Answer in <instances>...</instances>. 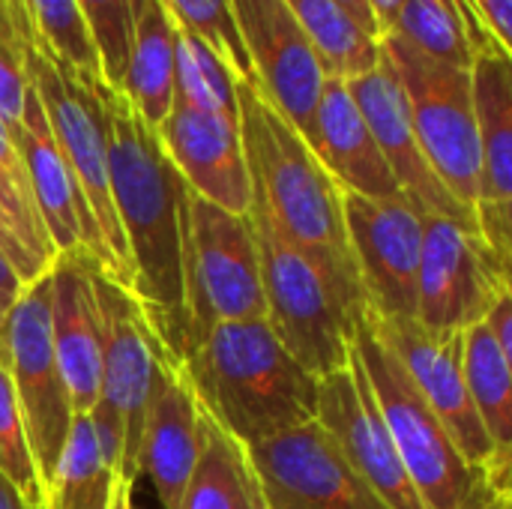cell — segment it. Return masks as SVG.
I'll return each instance as SVG.
<instances>
[{
	"mask_svg": "<svg viewBox=\"0 0 512 509\" xmlns=\"http://www.w3.org/2000/svg\"><path fill=\"white\" fill-rule=\"evenodd\" d=\"M105 117L111 204L126 246L129 291L165 351L180 363L186 342V183L165 156L156 129L114 90H105Z\"/></svg>",
	"mask_w": 512,
	"mask_h": 509,
	"instance_id": "1",
	"label": "cell"
},
{
	"mask_svg": "<svg viewBox=\"0 0 512 509\" xmlns=\"http://www.w3.org/2000/svg\"><path fill=\"white\" fill-rule=\"evenodd\" d=\"M237 117L249 174V207L267 213L321 270L336 300L357 324L366 300L348 246L339 183L252 81L237 84Z\"/></svg>",
	"mask_w": 512,
	"mask_h": 509,
	"instance_id": "2",
	"label": "cell"
},
{
	"mask_svg": "<svg viewBox=\"0 0 512 509\" xmlns=\"http://www.w3.org/2000/svg\"><path fill=\"white\" fill-rule=\"evenodd\" d=\"M198 405L243 450L315 420L318 378L267 321H219L180 360Z\"/></svg>",
	"mask_w": 512,
	"mask_h": 509,
	"instance_id": "3",
	"label": "cell"
},
{
	"mask_svg": "<svg viewBox=\"0 0 512 509\" xmlns=\"http://www.w3.org/2000/svg\"><path fill=\"white\" fill-rule=\"evenodd\" d=\"M354 351L366 369L399 459L426 509H510V483L474 468L447 426L423 402L399 357L387 348L366 309L354 327Z\"/></svg>",
	"mask_w": 512,
	"mask_h": 509,
	"instance_id": "4",
	"label": "cell"
},
{
	"mask_svg": "<svg viewBox=\"0 0 512 509\" xmlns=\"http://www.w3.org/2000/svg\"><path fill=\"white\" fill-rule=\"evenodd\" d=\"M258 246L264 321L282 348L315 378L342 369L354 351V321L336 300L321 270L270 222L249 207Z\"/></svg>",
	"mask_w": 512,
	"mask_h": 509,
	"instance_id": "5",
	"label": "cell"
},
{
	"mask_svg": "<svg viewBox=\"0 0 512 509\" xmlns=\"http://www.w3.org/2000/svg\"><path fill=\"white\" fill-rule=\"evenodd\" d=\"M24 69L33 84L48 129L87 201L93 225L99 231L108 276L129 288V261L123 234L114 219L111 180H108V117L105 84H87L63 60L33 45L24 33Z\"/></svg>",
	"mask_w": 512,
	"mask_h": 509,
	"instance_id": "6",
	"label": "cell"
},
{
	"mask_svg": "<svg viewBox=\"0 0 512 509\" xmlns=\"http://www.w3.org/2000/svg\"><path fill=\"white\" fill-rule=\"evenodd\" d=\"M48 300H51V282L45 270L42 276L27 282L21 294L9 303L0 330V360L15 390L42 504L54 486L66 450V438L75 420L72 399L51 342Z\"/></svg>",
	"mask_w": 512,
	"mask_h": 509,
	"instance_id": "7",
	"label": "cell"
},
{
	"mask_svg": "<svg viewBox=\"0 0 512 509\" xmlns=\"http://www.w3.org/2000/svg\"><path fill=\"white\" fill-rule=\"evenodd\" d=\"M183 297V354L219 321H264L258 246L249 213H228L189 189L183 210Z\"/></svg>",
	"mask_w": 512,
	"mask_h": 509,
	"instance_id": "8",
	"label": "cell"
},
{
	"mask_svg": "<svg viewBox=\"0 0 512 509\" xmlns=\"http://www.w3.org/2000/svg\"><path fill=\"white\" fill-rule=\"evenodd\" d=\"M378 45L402 81L408 114L432 171L447 192L474 213L480 192V147L471 69L429 57L396 33L381 36Z\"/></svg>",
	"mask_w": 512,
	"mask_h": 509,
	"instance_id": "9",
	"label": "cell"
},
{
	"mask_svg": "<svg viewBox=\"0 0 512 509\" xmlns=\"http://www.w3.org/2000/svg\"><path fill=\"white\" fill-rule=\"evenodd\" d=\"M93 288L102 321V369L96 408L117 423L123 441V477L138 483V447L144 420L159 387L162 366L174 357L153 333L132 291L108 276L105 267L93 270Z\"/></svg>",
	"mask_w": 512,
	"mask_h": 509,
	"instance_id": "10",
	"label": "cell"
},
{
	"mask_svg": "<svg viewBox=\"0 0 512 509\" xmlns=\"http://www.w3.org/2000/svg\"><path fill=\"white\" fill-rule=\"evenodd\" d=\"M512 294L504 261L474 225L423 216L414 321L432 333H465Z\"/></svg>",
	"mask_w": 512,
	"mask_h": 509,
	"instance_id": "11",
	"label": "cell"
},
{
	"mask_svg": "<svg viewBox=\"0 0 512 509\" xmlns=\"http://www.w3.org/2000/svg\"><path fill=\"white\" fill-rule=\"evenodd\" d=\"M366 315L387 348L399 357L423 402L447 426L465 459L474 468H483L510 483V456L498 453L468 393L462 333H432L414 318H381L372 309H366Z\"/></svg>",
	"mask_w": 512,
	"mask_h": 509,
	"instance_id": "12",
	"label": "cell"
},
{
	"mask_svg": "<svg viewBox=\"0 0 512 509\" xmlns=\"http://www.w3.org/2000/svg\"><path fill=\"white\" fill-rule=\"evenodd\" d=\"M252 84L315 150V111L327 81L318 51L285 0H231Z\"/></svg>",
	"mask_w": 512,
	"mask_h": 509,
	"instance_id": "13",
	"label": "cell"
},
{
	"mask_svg": "<svg viewBox=\"0 0 512 509\" xmlns=\"http://www.w3.org/2000/svg\"><path fill=\"white\" fill-rule=\"evenodd\" d=\"M342 213L366 309L381 318H414L423 216L405 198L342 192Z\"/></svg>",
	"mask_w": 512,
	"mask_h": 509,
	"instance_id": "14",
	"label": "cell"
},
{
	"mask_svg": "<svg viewBox=\"0 0 512 509\" xmlns=\"http://www.w3.org/2000/svg\"><path fill=\"white\" fill-rule=\"evenodd\" d=\"M315 420L387 509H426L405 474L357 351H351V360L342 369L318 378Z\"/></svg>",
	"mask_w": 512,
	"mask_h": 509,
	"instance_id": "15",
	"label": "cell"
},
{
	"mask_svg": "<svg viewBox=\"0 0 512 509\" xmlns=\"http://www.w3.org/2000/svg\"><path fill=\"white\" fill-rule=\"evenodd\" d=\"M267 509H387L318 420L246 450Z\"/></svg>",
	"mask_w": 512,
	"mask_h": 509,
	"instance_id": "16",
	"label": "cell"
},
{
	"mask_svg": "<svg viewBox=\"0 0 512 509\" xmlns=\"http://www.w3.org/2000/svg\"><path fill=\"white\" fill-rule=\"evenodd\" d=\"M348 93L357 105V111L363 114L384 162L390 165L402 195L408 198V204L420 213V216H444L462 225H474L477 219L471 210H465L450 192L447 186L438 180V174L432 171L411 114H408V99L402 90V81L393 69V63L381 54V60L354 78H345ZM480 231V228H477Z\"/></svg>",
	"mask_w": 512,
	"mask_h": 509,
	"instance_id": "17",
	"label": "cell"
},
{
	"mask_svg": "<svg viewBox=\"0 0 512 509\" xmlns=\"http://www.w3.org/2000/svg\"><path fill=\"white\" fill-rule=\"evenodd\" d=\"M471 96L480 147V192L474 219L486 243L512 258V60L489 45L471 60Z\"/></svg>",
	"mask_w": 512,
	"mask_h": 509,
	"instance_id": "18",
	"label": "cell"
},
{
	"mask_svg": "<svg viewBox=\"0 0 512 509\" xmlns=\"http://www.w3.org/2000/svg\"><path fill=\"white\" fill-rule=\"evenodd\" d=\"M159 144L186 189L228 213H249V174L240 141V117L171 102L156 126Z\"/></svg>",
	"mask_w": 512,
	"mask_h": 509,
	"instance_id": "19",
	"label": "cell"
},
{
	"mask_svg": "<svg viewBox=\"0 0 512 509\" xmlns=\"http://www.w3.org/2000/svg\"><path fill=\"white\" fill-rule=\"evenodd\" d=\"M30 192L42 219V228L48 234V243L54 255H69V252H87L93 255L105 273H108V258L99 240V231L93 225V216L87 210V201L48 129V120L42 114L39 96L33 84L27 81V96H24V114L18 129L12 132Z\"/></svg>",
	"mask_w": 512,
	"mask_h": 509,
	"instance_id": "20",
	"label": "cell"
},
{
	"mask_svg": "<svg viewBox=\"0 0 512 509\" xmlns=\"http://www.w3.org/2000/svg\"><path fill=\"white\" fill-rule=\"evenodd\" d=\"M102 267L87 252L57 255L48 267L51 342L72 399L75 417H87L99 402L102 369V321L96 306L93 270Z\"/></svg>",
	"mask_w": 512,
	"mask_h": 509,
	"instance_id": "21",
	"label": "cell"
},
{
	"mask_svg": "<svg viewBox=\"0 0 512 509\" xmlns=\"http://www.w3.org/2000/svg\"><path fill=\"white\" fill-rule=\"evenodd\" d=\"M201 453V405L177 360H168L153 393L141 447L138 477L144 474L162 509H177Z\"/></svg>",
	"mask_w": 512,
	"mask_h": 509,
	"instance_id": "22",
	"label": "cell"
},
{
	"mask_svg": "<svg viewBox=\"0 0 512 509\" xmlns=\"http://www.w3.org/2000/svg\"><path fill=\"white\" fill-rule=\"evenodd\" d=\"M315 153L342 192L363 198H405L384 162L345 78L327 75L315 111ZM408 201V198H405Z\"/></svg>",
	"mask_w": 512,
	"mask_h": 509,
	"instance_id": "23",
	"label": "cell"
},
{
	"mask_svg": "<svg viewBox=\"0 0 512 509\" xmlns=\"http://www.w3.org/2000/svg\"><path fill=\"white\" fill-rule=\"evenodd\" d=\"M177 24L162 0H129V63L120 96L153 129L174 99Z\"/></svg>",
	"mask_w": 512,
	"mask_h": 509,
	"instance_id": "24",
	"label": "cell"
},
{
	"mask_svg": "<svg viewBox=\"0 0 512 509\" xmlns=\"http://www.w3.org/2000/svg\"><path fill=\"white\" fill-rule=\"evenodd\" d=\"M177 509H267L246 450L201 408V453Z\"/></svg>",
	"mask_w": 512,
	"mask_h": 509,
	"instance_id": "25",
	"label": "cell"
},
{
	"mask_svg": "<svg viewBox=\"0 0 512 509\" xmlns=\"http://www.w3.org/2000/svg\"><path fill=\"white\" fill-rule=\"evenodd\" d=\"M390 33L402 36L417 51L462 69H471L477 51L498 45L471 0H405Z\"/></svg>",
	"mask_w": 512,
	"mask_h": 509,
	"instance_id": "26",
	"label": "cell"
},
{
	"mask_svg": "<svg viewBox=\"0 0 512 509\" xmlns=\"http://www.w3.org/2000/svg\"><path fill=\"white\" fill-rule=\"evenodd\" d=\"M465 381L477 417L501 456H512V357L480 321L462 333Z\"/></svg>",
	"mask_w": 512,
	"mask_h": 509,
	"instance_id": "27",
	"label": "cell"
},
{
	"mask_svg": "<svg viewBox=\"0 0 512 509\" xmlns=\"http://www.w3.org/2000/svg\"><path fill=\"white\" fill-rule=\"evenodd\" d=\"M285 6L309 36L327 75L354 78L381 60L378 39L363 30L336 0H285Z\"/></svg>",
	"mask_w": 512,
	"mask_h": 509,
	"instance_id": "28",
	"label": "cell"
},
{
	"mask_svg": "<svg viewBox=\"0 0 512 509\" xmlns=\"http://www.w3.org/2000/svg\"><path fill=\"white\" fill-rule=\"evenodd\" d=\"M120 471L105 462L90 417H75L45 509H111Z\"/></svg>",
	"mask_w": 512,
	"mask_h": 509,
	"instance_id": "29",
	"label": "cell"
},
{
	"mask_svg": "<svg viewBox=\"0 0 512 509\" xmlns=\"http://www.w3.org/2000/svg\"><path fill=\"white\" fill-rule=\"evenodd\" d=\"M21 9L24 33L33 45L63 60L87 84H105L99 54L75 0H21Z\"/></svg>",
	"mask_w": 512,
	"mask_h": 509,
	"instance_id": "30",
	"label": "cell"
},
{
	"mask_svg": "<svg viewBox=\"0 0 512 509\" xmlns=\"http://www.w3.org/2000/svg\"><path fill=\"white\" fill-rule=\"evenodd\" d=\"M237 72L198 36L177 27L174 99L189 108L237 117Z\"/></svg>",
	"mask_w": 512,
	"mask_h": 509,
	"instance_id": "31",
	"label": "cell"
},
{
	"mask_svg": "<svg viewBox=\"0 0 512 509\" xmlns=\"http://www.w3.org/2000/svg\"><path fill=\"white\" fill-rule=\"evenodd\" d=\"M0 213L6 216L9 228L15 231V237L21 240L27 255L36 261V267L48 270L57 255H54L48 234L42 228L18 144H15V138L3 120H0Z\"/></svg>",
	"mask_w": 512,
	"mask_h": 509,
	"instance_id": "32",
	"label": "cell"
},
{
	"mask_svg": "<svg viewBox=\"0 0 512 509\" xmlns=\"http://www.w3.org/2000/svg\"><path fill=\"white\" fill-rule=\"evenodd\" d=\"M174 24L198 39H204L234 72L240 81H252V66L243 51L231 0H162Z\"/></svg>",
	"mask_w": 512,
	"mask_h": 509,
	"instance_id": "33",
	"label": "cell"
},
{
	"mask_svg": "<svg viewBox=\"0 0 512 509\" xmlns=\"http://www.w3.org/2000/svg\"><path fill=\"white\" fill-rule=\"evenodd\" d=\"M99 54L108 90L120 93L129 63V0H75Z\"/></svg>",
	"mask_w": 512,
	"mask_h": 509,
	"instance_id": "34",
	"label": "cell"
},
{
	"mask_svg": "<svg viewBox=\"0 0 512 509\" xmlns=\"http://www.w3.org/2000/svg\"><path fill=\"white\" fill-rule=\"evenodd\" d=\"M27 96L24 69V9L21 0H0V120L18 129Z\"/></svg>",
	"mask_w": 512,
	"mask_h": 509,
	"instance_id": "35",
	"label": "cell"
},
{
	"mask_svg": "<svg viewBox=\"0 0 512 509\" xmlns=\"http://www.w3.org/2000/svg\"><path fill=\"white\" fill-rule=\"evenodd\" d=\"M0 474H6L9 483L27 501L42 504V492H39L36 468H33V459H30V450H27L15 390H12V381H9V372H6L3 360H0Z\"/></svg>",
	"mask_w": 512,
	"mask_h": 509,
	"instance_id": "36",
	"label": "cell"
},
{
	"mask_svg": "<svg viewBox=\"0 0 512 509\" xmlns=\"http://www.w3.org/2000/svg\"><path fill=\"white\" fill-rule=\"evenodd\" d=\"M471 3H474L477 15L483 18V24L489 27V33L495 36V42H498L501 48H507V51H510L512 0H471Z\"/></svg>",
	"mask_w": 512,
	"mask_h": 509,
	"instance_id": "37",
	"label": "cell"
},
{
	"mask_svg": "<svg viewBox=\"0 0 512 509\" xmlns=\"http://www.w3.org/2000/svg\"><path fill=\"white\" fill-rule=\"evenodd\" d=\"M0 249L6 252V258L15 264V270L21 273V279L24 282H33L36 276H42L45 270H39L36 267V261L27 255V249L21 246V240L15 237V231L9 228V222H6V216L0 213Z\"/></svg>",
	"mask_w": 512,
	"mask_h": 509,
	"instance_id": "38",
	"label": "cell"
},
{
	"mask_svg": "<svg viewBox=\"0 0 512 509\" xmlns=\"http://www.w3.org/2000/svg\"><path fill=\"white\" fill-rule=\"evenodd\" d=\"M483 324L489 327V333L495 336V342L504 348V354L512 357V294H504L489 315L483 318Z\"/></svg>",
	"mask_w": 512,
	"mask_h": 509,
	"instance_id": "39",
	"label": "cell"
},
{
	"mask_svg": "<svg viewBox=\"0 0 512 509\" xmlns=\"http://www.w3.org/2000/svg\"><path fill=\"white\" fill-rule=\"evenodd\" d=\"M27 282L21 279V273L15 270V264L6 258V252L0 249V306L3 309H9V303L21 294V288H24Z\"/></svg>",
	"mask_w": 512,
	"mask_h": 509,
	"instance_id": "40",
	"label": "cell"
},
{
	"mask_svg": "<svg viewBox=\"0 0 512 509\" xmlns=\"http://www.w3.org/2000/svg\"><path fill=\"white\" fill-rule=\"evenodd\" d=\"M369 3V12H372V21H375V30H378V39L387 36L393 27H396V18H399V9L405 6V0H366Z\"/></svg>",
	"mask_w": 512,
	"mask_h": 509,
	"instance_id": "41",
	"label": "cell"
},
{
	"mask_svg": "<svg viewBox=\"0 0 512 509\" xmlns=\"http://www.w3.org/2000/svg\"><path fill=\"white\" fill-rule=\"evenodd\" d=\"M0 509H45L42 504H36V501H27L12 483H9V477L6 474H0Z\"/></svg>",
	"mask_w": 512,
	"mask_h": 509,
	"instance_id": "42",
	"label": "cell"
},
{
	"mask_svg": "<svg viewBox=\"0 0 512 509\" xmlns=\"http://www.w3.org/2000/svg\"><path fill=\"white\" fill-rule=\"evenodd\" d=\"M363 30H369L375 39H378V30H375V21H372V12H369V3L366 0H336Z\"/></svg>",
	"mask_w": 512,
	"mask_h": 509,
	"instance_id": "43",
	"label": "cell"
},
{
	"mask_svg": "<svg viewBox=\"0 0 512 509\" xmlns=\"http://www.w3.org/2000/svg\"><path fill=\"white\" fill-rule=\"evenodd\" d=\"M111 509H135V483L126 480L123 474H120L117 483H114V501H111Z\"/></svg>",
	"mask_w": 512,
	"mask_h": 509,
	"instance_id": "44",
	"label": "cell"
},
{
	"mask_svg": "<svg viewBox=\"0 0 512 509\" xmlns=\"http://www.w3.org/2000/svg\"><path fill=\"white\" fill-rule=\"evenodd\" d=\"M3 315H6V309L0 306V330H3Z\"/></svg>",
	"mask_w": 512,
	"mask_h": 509,
	"instance_id": "45",
	"label": "cell"
}]
</instances>
